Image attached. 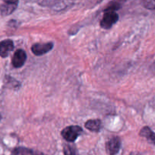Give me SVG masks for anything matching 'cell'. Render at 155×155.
I'll return each instance as SVG.
<instances>
[{
	"label": "cell",
	"mask_w": 155,
	"mask_h": 155,
	"mask_svg": "<svg viewBox=\"0 0 155 155\" xmlns=\"http://www.w3.org/2000/svg\"><path fill=\"white\" fill-rule=\"evenodd\" d=\"M104 14L101 21V27L104 29H110L118 21L119 15L116 12H104Z\"/></svg>",
	"instance_id": "7a4b0ae2"
},
{
	"label": "cell",
	"mask_w": 155,
	"mask_h": 155,
	"mask_svg": "<svg viewBox=\"0 0 155 155\" xmlns=\"http://www.w3.org/2000/svg\"><path fill=\"white\" fill-rule=\"evenodd\" d=\"M121 147V141L118 137L110 138L106 144V150L109 155H116Z\"/></svg>",
	"instance_id": "5b68a950"
},
{
	"label": "cell",
	"mask_w": 155,
	"mask_h": 155,
	"mask_svg": "<svg viewBox=\"0 0 155 155\" xmlns=\"http://www.w3.org/2000/svg\"><path fill=\"white\" fill-rule=\"evenodd\" d=\"M27 59V54L25 50H18L12 57V65L15 68H21L25 63Z\"/></svg>",
	"instance_id": "8992f818"
},
{
	"label": "cell",
	"mask_w": 155,
	"mask_h": 155,
	"mask_svg": "<svg viewBox=\"0 0 155 155\" xmlns=\"http://www.w3.org/2000/svg\"><path fill=\"white\" fill-rule=\"evenodd\" d=\"M18 5V0H4L0 6V13L2 16H7L14 12Z\"/></svg>",
	"instance_id": "3957f363"
},
{
	"label": "cell",
	"mask_w": 155,
	"mask_h": 155,
	"mask_svg": "<svg viewBox=\"0 0 155 155\" xmlns=\"http://www.w3.org/2000/svg\"><path fill=\"white\" fill-rule=\"evenodd\" d=\"M1 119H2V116H1V114H0V120H1Z\"/></svg>",
	"instance_id": "9a60e30c"
},
{
	"label": "cell",
	"mask_w": 155,
	"mask_h": 155,
	"mask_svg": "<svg viewBox=\"0 0 155 155\" xmlns=\"http://www.w3.org/2000/svg\"><path fill=\"white\" fill-rule=\"evenodd\" d=\"M143 7L149 10H155V0H141Z\"/></svg>",
	"instance_id": "7c38bea8"
},
{
	"label": "cell",
	"mask_w": 155,
	"mask_h": 155,
	"mask_svg": "<svg viewBox=\"0 0 155 155\" xmlns=\"http://www.w3.org/2000/svg\"><path fill=\"white\" fill-rule=\"evenodd\" d=\"M83 132V129L79 126H70L65 128L61 132V135L63 137L64 139L67 141L72 142L74 141Z\"/></svg>",
	"instance_id": "6da1fadb"
},
{
	"label": "cell",
	"mask_w": 155,
	"mask_h": 155,
	"mask_svg": "<svg viewBox=\"0 0 155 155\" xmlns=\"http://www.w3.org/2000/svg\"><path fill=\"white\" fill-rule=\"evenodd\" d=\"M64 152H65V155H76L75 150L71 146H65V149H64Z\"/></svg>",
	"instance_id": "4fadbf2b"
},
{
	"label": "cell",
	"mask_w": 155,
	"mask_h": 155,
	"mask_svg": "<svg viewBox=\"0 0 155 155\" xmlns=\"http://www.w3.org/2000/svg\"><path fill=\"white\" fill-rule=\"evenodd\" d=\"M14 49V44L11 40H5L0 42V56L7 57Z\"/></svg>",
	"instance_id": "52a82bcc"
},
{
	"label": "cell",
	"mask_w": 155,
	"mask_h": 155,
	"mask_svg": "<svg viewBox=\"0 0 155 155\" xmlns=\"http://www.w3.org/2000/svg\"><path fill=\"white\" fill-rule=\"evenodd\" d=\"M53 48V44L52 42L45 44H35L31 47V51L35 56H42L48 52L51 51Z\"/></svg>",
	"instance_id": "277c9868"
},
{
	"label": "cell",
	"mask_w": 155,
	"mask_h": 155,
	"mask_svg": "<svg viewBox=\"0 0 155 155\" xmlns=\"http://www.w3.org/2000/svg\"><path fill=\"white\" fill-rule=\"evenodd\" d=\"M12 155H34V153L30 149L26 148V147H16L12 150Z\"/></svg>",
	"instance_id": "8fae6325"
},
{
	"label": "cell",
	"mask_w": 155,
	"mask_h": 155,
	"mask_svg": "<svg viewBox=\"0 0 155 155\" xmlns=\"http://www.w3.org/2000/svg\"><path fill=\"white\" fill-rule=\"evenodd\" d=\"M34 155H44L43 153H41V152H36L35 153H34Z\"/></svg>",
	"instance_id": "5bb4252c"
},
{
	"label": "cell",
	"mask_w": 155,
	"mask_h": 155,
	"mask_svg": "<svg viewBox=\"0 0 155 155\" xmlns=\"http://www.w3.org/2000/svg\"><path fill=\"white\" fill-rule=\"evenodd\" d=\"M126 0H113L109 3L104 12H116L121 8L123 4Z\"/></svg>",
	"instance_id": "30bf717a"
},
{
	"label": "cell",
	"mask_w": 155,
	"mask_h": 155,
	"mask_svg": "<svg viewBox=\"0 0 155 155\" xmlns=\"http://www.w3.org/2000/svg\"><path fill=\"white\" fill-rule=\"evenodd\" d=\"M84 126L86 129L91 132H97L102 128V123L100 120H89L86 122Z\"/></svg>",
	"instance_id": "9c48e42d"
},
{
	"label": "cell",
	"mask_w": 155,
	"mask_h": 155,
	"mask_svg": "<svg viewBox=\"0 0 155 155\" xmlns=\"http://www.w3.org/2000/svg\"><path fill=\"white\" fill-rule=\"evenodd\" d=\"M139 135L141 137H144L147 140L149 143L152 144H155V133L148 127V126H144L141 129L139 132Z\"/></svg>",
	"instance_id": "ba28073f"
}]
</instances>
